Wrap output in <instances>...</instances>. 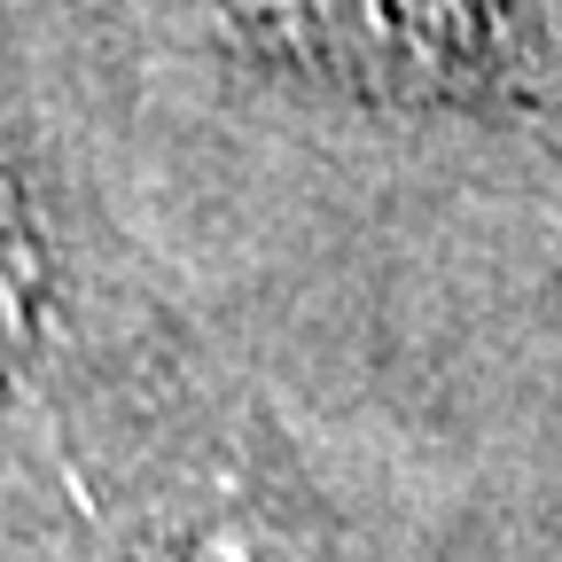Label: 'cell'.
Instances as JSON below:
<instances>
[{
  "instance_id": "1",
  "label": "cell",
  "mask_w": 562,
  "mask_h": 562,
  "mask_svg": "<svg viewBox=\"0 0 562 562\" xmlns=\"http://www.w3.org/2000/svg\"><path fill=\"white\" fill-rule=\"evenodd\" d=\"M281 16L368 70H446L484 47V0H281Z\"/></svg>"
},
{
  "instance_id": "2",
  "label": "cell",
  "mask_w": 562,
  "mask_h": 562,
  "mask_svg": "<svg viewBox=\"0 0 562 562\" xmlns=\"http://www.w3.org/2000/svg\"><path fill=\"white\" fill-rule=\"evenodd\" d=\"M32 297H40V258H32V235H24V211L0 180V391H9L24 344H32Z\"/></svg>"
},
{
  "instance_id": "3",
  "label": "cell",
  "mask_w": 562,
  "mask_h": 562,
  "mask_svg": "<svg viewBox=\"0 0 562 562\" xmlns=\"http://www.w3.org/2000/svg\"><path fill=\"white\" fill-rule=\"evenodd\" d=\"M149 562H305V554L250 516H220V524H195L188 539H165Z\"/></svg>"
}]
</instances>
